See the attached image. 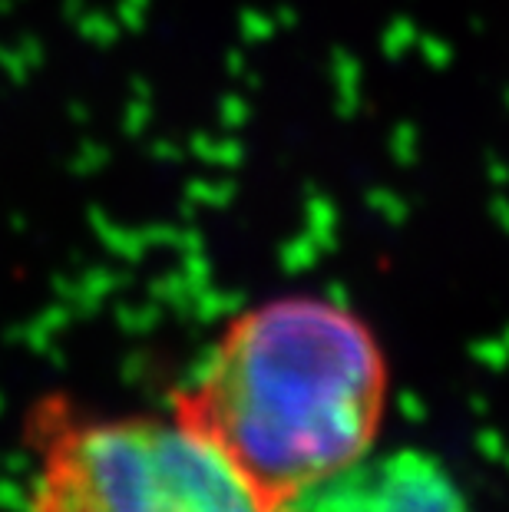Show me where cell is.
<instances>
[{"label":"cell","mask_w":509,"mask_h":512,"mask_svg":"<svg viewBox=\"0 0 509 512\" xmlns=\"http://www.w3.org/2000/svg\"><path fill=\"white\" fill-rule=\"evenodd\" d=\"M387 400L391 364L371 324L348 304L295 291L225 321L169 417L278 512L374 450Z\"/></svg>","instance_id":"obj_1"},{"label":"cell","mask_w":509,"mask_h":512,"mask_svg":"<svg viewBox=\"0 0 509 512\" xmlns=\"http://www.w3.org/2000/svg\"><path fill=\"white\" fill-rule=\"evenodd\" d=\"M27 512H268L235 470L172 417L100 413L43 394L24 417Z\"/></svg>","instance_id":"obj_2"},{"label":"cell","mask_w":509,"mask_h":512,"mask_svg":"<svg viewBox=\"0 0 509 512\" xmlns=\"http://www.w3.org/2000/svg\"><path fill=\"white\" fill-rule=\"evenodd\" d=\"M278 512H470L450 466L420 446L364 453L301 489Z\"/></svg>","instance_id":"obj_3"}]
</instances>
